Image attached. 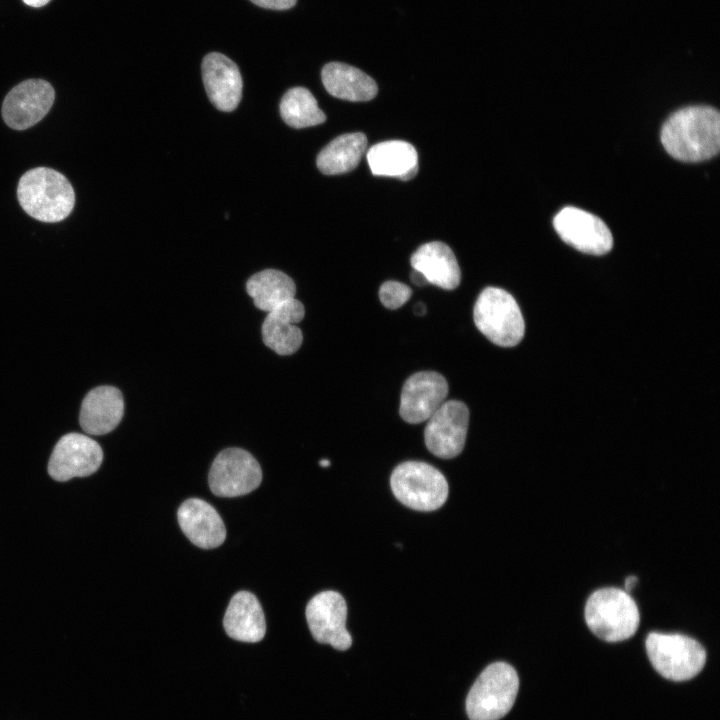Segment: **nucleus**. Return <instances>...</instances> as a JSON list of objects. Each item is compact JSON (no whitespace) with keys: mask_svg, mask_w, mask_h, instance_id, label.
Returning a JSON list of instances; mask_svg holds the SVG:
<instances>
[{"mask_svg":"<svg viewBox=\"0 0 720 720\" xmlns=\"http://www.w3.org/2000/svg\"><path fill=\"white\" fill-rule=\"evenodd\" d=\"M252 3L266 9L287 10L296 4L297 0H250Z\"/></svg>","mask_w":720,"mask_h":720,"instance_id":"27","label":"nucleus"},{"mask_svg":"<svg viewBox=\"0 0 720 720\" xmlns=\"http://www.w3.org/2000/svg\"><path fill=\"white\" fill-rule=\"evenodd\" d=\"M177 517L183 533L200 548H216L226 538L222 518L213 506L202 499L184 501L178 509Z\"/></svg>","mask_w":720,"mask_h":720,"instance_id":"17","label":"nucleus"},{"mask_svg":"<svg viewBox=\"0 0 720 720\" xmlns=\"http://www.w3.org/2000/svg\"><path fill=\"white\" fill-rule=\"evenodd\" d=\"M23 2L28 6L39 8L49 3L50 0H23Z\"/></svg>","mask_w":720,"mask_h":720,"instance_id":"30","label":"nucleus"},{"mask_svg":"<svg viewBox=\"0 0 720 720\" xmlns=\"http://www.w3.org/2000/svg\"><path fill=\"white\" fill-rule=\"evenodd\" d=\"M666 151L683 162L710 159L720 149V115L710 106H690L673 113L661 129Z\"/></svg>","mask_w":720,"mask_h":720,"instance_id":"1","label":"nucleus"},{"mask_svg":"<svg viewBox=\"0 0 720 720\" xmlns=\"http://www.w3.org/2000/svg\"><path fill=\"white\" fill-rule=\"evenodd\" d=\"M648 658L664 678L685 681L704 667L706 651L695 639L682 634L651 632L645 642Z\"/></svg>","mask_w":720,"mask_h":720,"instance_id":"7","label":"nucleus"},{"mask_svg":"<svg viewBox=\"0 0 720 720\" xmlns=\"http://www.w3.org/2000/svg\"><path fill=\"white\" fill-rule=\"evenodd\" d=\"M305 316L303 304L295 297L267 313L262 324L264 344L279 355H291L301 346L303 334L296 325Z\"/></svg>","mask_w":720,"mask_h":720,"instance_id":"16","label":"nucleus"},{"mask_svg":"<svg viewBox=\"0 0 720 720\" xmlns=\"http://www.w3.org/2000/svg\"><path fill=\"white\" fill-rule=\"evenodd\" d=\"M390 485L402 504L417 511L440 508L449 493L445 476L437 468L420 461L399 464L391 474Z\"/></svg>","mask_w":720,"mask_h":720,"instance_id":"6","label":"nucleus"},{"mask_svg":"<svg viewBox=\"0 0 720 720\" xmlns=\"http://www.w3.org/2000/svg\"><path fill=\"white\" fill-rule=\"evenodd\" d=\"M246 290L254 305L267 313L296 294L294 281L275 269H266L251 276L246 283Z\"/></svg>","mask_w":720,"mask_h":720,"instance_id":"24","label":"nucleus"},{"mask_svg":"<svg viewBox=\"0 0 720 720\" xmlns=\"http://www.w3.org/2000/svg\"><path fill=\"white\" fill-rule=\"evenodd\" d=\"M413 312L415 315L422 316L426 313V306L422 302H418L413 307Z\"/></svg>","mask_w":720,"mask_h":720,"instance_id":"31","label":"nucleus"},{"mask_svg":"<svg viewBox=\"0 0 720 720\" xmlns=\"http://www.w3.org/2000/svg\"><path fill=\"white\" fill-rule=\"evenodd\" d=\"M637 582H638V579L636 576L632 575V576L627 577L625 580V584H624V587H625L624 591H626L627 593L632 591L634 589V587L636 586Z\"/></svg>","mask_w":720,"mask_h":720,"instance_id":"29","label":"nucleus"},{"mask_svg":"<svg viewBox=\"0 0 720 720\" xmlns=\"http://www.w3.org/2000/svg\"><path fill=\"white\" fill-rule=\"evenodd\" d=\"M280 114L286 124L297 129L319 125L326 119L315 97L304 87H293L284 94Z\"/></svg>","mask_w":720,"mask_h":720,"instance_id":"25","label":"nucleus"},{"mask_svg":"<svg viewBox=\"0 0 720 720\" xmlns=\"http://www.w3.org/2000/svg\"><path fill=\"white\" fill-rule=\"evenodd\" d=\"M326 90L334 97L348 101H368L378 91L376 82L360 69L341 62L326 64L321 72Z\"/></svg>","mask_w":720,"mask_h":720,"instance_id":"22","label":"nucleus"},{"mask_svg":"<svg viewBox=\"0 0 720 720\" xmlns=\"http://www.w3.org/2000/svg\"><path fill=\"white\" fill-rule=\"evenodd\" d=\"M367 147L363 133H348L336 137L317 156V167L326 175L347 173L359 164Z\"/></svg>","mask_w":720,"mask_h":720,"instance_id":"23","label":"nucleus"},{"mask_svg":"<svg viewBox=\"0 0 720 720\" xmlns=\"http://www.w3.org/2000/svg\"><path fill=\"white\" fill-rule=\"evenodd\" d=\"M319 465L321 467H328V466H330V461L328 459H323L319 462Z\"/></svg>","mask_w":720,"mask_h":720,"instance_id":"32","label":"nucleus"},{"mask_svg":"<svg viewBox=\"0 0 720 720\" xmlns=\"http://www.w3.org/2000/svg\"><path fill=\"white\" fill-rule=\"evenodd\" d=\"M211 491L221 497H236L255 490L262 481L257 460L241 448H227L214 459L209 472Z\"/></svg>","mask_w":720,"mask_h":720,"instance_id":"8","label":"nucleus"},{"mask_svg":"<svg viewBox=\"0 0 720 720\" xmlns=\"http://www.w3.org/2000/svg\"><path fill=\"white\" fill-rule=\"evenodd\" d=\"M206 93L213 105L224 112L233 111L242 96V77L238 66L227 56L211 52L202 61Z\"/></svg>","mask_w":720,"mask_h":720,"instance_id":"15","label":"nucleus"},{"mask_svg":"<svg viewBox=\"0 0 720 720\" xmlns=\"http://www.w3.org/2000/svg\"><path fill=\"white\" fill-rule=\"evenodd\" d=\"M410 280L414 285H416L418 287H422V286L429 284L426 277L421 272L414 270V269L410 274Z\"/></svg>","mask_w":720,"mask_h":720,"instance_id":"28","label":"nucleus"},{"mask_svg":"<svg viewBox=\"0 0 720 720\" xmlns=\"http://www.w3.org/2000/svg\"><path fill=\"white\" fill-rule=\"evenodd\" d=\"M17 197L28 215L46 223L64 220L75 204V193L68 179L47 167L24 173L18 182Z\"/></svg>","mask_w":720,"mask_h":720,"instance_id":"2","label":"nucleus"},{"mask_svg":"<svg viewBox=\"0 0 720 720\" xmlns=\"http://www.w3.org/2000/svg\"><path fill=\"white\" fill-rule=\"evenodd\" d=\"M124 414V400L119 389L99 386L84 397L79 414L82 429L91 435H103L114 430Z\"/></svg>","mask_w":720,"mask_h":720,"instance_id":"18","label":"nucleus"},{"mask_svg":"<svg viewBox=\"0 0 720 720\" xmlns=\"http://www.w3.org/2000/svg\"><path fill=\"white\" fill-rule=\"evenodd\" d=\"M449 387L446 379L435 371L411 375L402 387L399 414L410 423L427 421L446 401Z\"/></svg>","mask_w":720,"mask_h":720,"instance_id":"14","label":"nucleus"},{"mask_svg":"<svg viewBox=\"0 0 720 720\" xmlns=\"http://www.w3.org/2000/svg\"><path fill=\"white\" fill-rule=\"evenodd\" d=\"M306 620L314 639L337 650H347L352 637L346 629L347 604L336 591L316 594L306 606Z\"/></svg>","mask_w":720,"mask_h":720,"instance_id":"11","label":"nucleus"},{"mask_svg":"<svg viewBox=\"0 0 720 720\" xmlns=\"http://www.w3.org/2000/svg\"><path fill=\"white\" fill-rule=\"evenodd\" d=\"M414 270L421 272L429 284L445 290L457 288L461 271L453 251L443 242L421 245L410 258Z\"/></svg>","mask_w":720,"mask_h":720,"instance_id":"19","label":"nucleus"},{"mask_svg":"<svg viewBox=\"0 0 720 720\" xmlns=\"http://www.w3.org/2000/svg\"><path fill=\"white\" fill-rule=\"evenodd\" d=\"M412 290L409 286L398 281H386L379 289V299L384 307L398 309L403 306L411 297Z\"/></svg>","mask_w":720,"mask_h":720,"instance_id":"26","label":"nucleus"},{"mask_svg":"<svg viewBox=\"0 0 720 720\" xmlns=\"http://www.w3.org/2000/svg\"><path fill=\"white\" fill-rule=\"evenodd\" d=\"M103 460L100 445L80 433H68L55 445L48 462V473L56 481L86 477L95 473Z\"/></svg>","mask_w":720,"mask_h":720,"instance_id":"12","label":"nucleus"},{"mask_svg":"<svg viewBox=\"0 0 720 720\" xmlns=\"http://www.w3.org/2000/svg\"><path fill=\"white\" fill-rule=\"evenodd\" d=\"M367 161L375 176L407 181L418 172L417 151L413 145L402 140H389L373 145L367 152Z\"/></svg>","mask_w":720,"mask_h":720,"instance_id":"21","label":"nucleus"},{"mask_svg":"<svg viewBox=\"0 0 720 720\" xmlns=\"http://www.w3.org/2000/svg\"><path fill=\"white\" fill-rule=\"evenodd\" d=\"M519 689L516 670L505 662L487 666L466 699L470 720H499L513 707Z\"/></svg>","mask_w":720,"mask_h":720,"instance_id":"4","label":"nucleus"},{"mask_svg":"<svg viewBox=\"0 0 720 720\" xmlns=\"http://www.w3.org/2000/svg\"><path fill=\"white\" fill-rule=\"evenodd\" d=\"M223 626L231 638L255 643L266 632L265 617L258 599L250 592H237L226 609Z\"/></svg>","mask_w":720,"mask_h":720,"instance_id":"20","label":"nucleus"},{"mask_svg":"<svg viewBox=\"0 0 720 720\" xmlns=\"http://www.w3.org/2000/svg\"><path fill=\"white\" fill-rule=\"evenodd\" d=\"M553 226L565 243L583 253L604 255L613 246V237L607 225L582 209L564 207L555 215Z\"/></svg>","mask_w":720,"mask_h":720,"instance_id":"10","label":"nucleus"},{"mask_svg":"<svg viewBox=\"0 0 720 720\" xmlns=\"http://www.w3.org/2000/svg\"><path fill=\"white\" fill-rule=\"evenodd\" d=\"M588 628L601 640L619 642L632 637L640 623L637 604L626 591L607 587L593 592L585 605Z\"/></svg>","mask_w":720,"mask_h":720,"instance_id":"3","label":"nucleus"},{"mask_svg":"<svg viewBox=\"0 0 720 720\" xmlns=\"http://www.w3.org/2000/svg\"><path fill=\"white\" fill-rule=\"evenodd\" d=\"M473 319L477 329L498 346H515L524 336L520 308L513 296L501 288L487 287L479 294Z\"/></svg>","mask_w":720,"mask_h":720,"instance_id":"5","label":"nucleus"},{"mask_svg":"<svg viewBox=\"0 0 720 720\" xmlns=\"http://www.w3.org/2000/svg\"><path fill=\"white\" fill-rule=\"evenodd\" d=\"M424 440L435 456L450 459L458 456L464 446L469 425V410L458 400L445 401L427 420Z\"/></svg>","mask_w":720,"mask_h":720,"instance_id":"9","label":"nucleus"},{"mask_svg":"<svg viewBox=\"0 0 720 720\" xmlns=\"http://www.w3.org/2000/svg\"><path fill=\"white\" fill-rule=\"evenodd\" d=\"M55 91L43 79H27L13 87L2 104V117L12 129L25 130L38 123L54 103Z\"/></svg>","mask_w":720,"mask_h":720,"instance_id":"13","label":"nucleus"}]
</instances>
